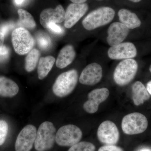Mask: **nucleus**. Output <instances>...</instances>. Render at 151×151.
I'll use <instances>...</instances> for the list:
<instances>
[{
    "label": "nucleus",
    "mask_w": 151,
    "mask_h": 151,
    "mask_svg": "<svg viewBox=\"0 0 151 151\" xmlns=\"http://www.w3.org/2000/svg\"><path fill=\"white\" fill-rule=\"evenodd\" d=\"M115 15V11L111 8L101 7L89 13L82 21V25L86 30H92L108 24Z\"/></svg>",
    "instance_id": "nucleus-1"
},
{
    "label": "nucleus",
    "mask_w": 151,
    "mask_h": 151,
    "mask_svg": "<svg viewBox=\"0 0 151 151\" xmlns=\"http://www.w3.org/2000/svg\"><path fill=\"white\" fill-rule=\"evenodd\" d=\"M78 80V72L75 69L63 72L58 76L55 81L52 92L57 97H66L75 89Z\"/></svg>",
    "instance_id": "nucleus-2"
},
{
    "label": "nucleus",
    "mask_w": 151,
    "mask_h": 151,
    "mask_svg": "<svg viewBox=\"0 0 151 151\" xmlns=\"http://www.w3.org/2000/svg\"><path fill=\"white\" fill-rule=\"evenodd\" d=\"M56 134V129L52 123H42L37 132L34 144L35 150L37 151H47L51 149L55 142Z\"/></svg>",
    "instance_id": "nucleus-3"
},
{
    "label": "nucleus",
    "mask_w": 151,
    "mask_h": 151,
    "mask_svg": "<svg viewBox=\"0 0 151 151\" xmlns=\"http://www.w3.org/2000/svg\"><path fill=\"white\" fill-rule=\"evenodd\" d=\"M138 65L135 60L125 59L119 63L113 73V79L117 85H127L133 80L137 72Z\"/></svg>",
    "instance_id": "nucleus-4"
},
{
    "label": "nucleus",
    "mask_w": 151,
    "mask_h": 151,
    "mask_svg": "<svg viewBox=\"0 0 151 151\" xmlns=\"http://www.w3.org/2000/svg\"><path fill=\"white\" fill-rule=\"evenodd\" d=\"M12 41L17 54L24 55L28 53L34 46L35 41L26 29L17 27L12 33Z\"/></svg>",
    "instance_id": "nucleus-5"
},
{
    "label": "nucleus",
    "mask_w": 151,
    "mask_h": 151,
    "mask_svg": "<svg viewBox=\"0 0 151 151\" xmlns=\"http://www.w3.org/2000/svg\"><path fill=\"white\" fill-rule=\"evenodd\" d=\"M148 125L147 119L142 113H133L124 116L122 127L123 132L127 135L141 134L146 131Z\"/></svg>",
    "instance_id": "nucleus-6"
},
{
    "label": "nucleus",
    "mask_w": 151,
    "mask_h": 151,
    "mask_svg": "<svg viewBox=\"0 0 151 151\" xmlns=\"http://www.w3.org/2000/svg\"><path fill=\"white\" fill-rule=\"evenodd\" d=\"M82 137L81 130L72 124L60 127L57 132L55 142L61 147H72L79 142Z\"/></svg>",
    "instance_id": "nucleus-7"
},
{
    "label": "nucleus",
    "mask_w": 151,
    "mask_h": 151,
    "mask_svg": "<svg viewBox=\"0 0 151 151\" xmlns=\"http://www.w3.org/2000/svg\"><path fill=\"white\" fill-rule=\"evenodd\" d=\"M97 136L101 143L106 145H115L119 140L120 134L116 124L111 121H106L98 127Z\"/></svg>",
    "instance_id": "nucleus-8"
},
{
    "label": "nucleus",
    "mask_w": 151,
    "mask_h": 151,
    "mask_svg": "<svg viewBox=\"0 0 151 151\" xmlns=\"http://www.w3.org/2000/svg\"><path fill=\"white\" fill-rule=\"evenodd\" d=\"M36 128L33 125H27L23 128L16 141V151H30L35 142Z\"/></svg>",
    "instance_id": "nucleus-9"
},
{
    "label": "nucleus",
    "mask_w": 151,
    "mask_h": 151,
    "mask_svg": "<svg viewBox=\"0 0 151 151\" xmlns=\"http://www.w3.org/2000/svg\"><path fill=\"white\" fill-rule=\"evenodd\" d=\"M110 92L106 88L94 89L88 94V100L84 103L83 108L84 111L90 114L97 112L100 103L107 100Z\"/></svg>",
    "instance_id": "nucleus-10"
},
{
    "label": "nucleus",
    "mask_w": 151,
    "mask_h": 151,
    "mask_svg": "<svg viewBox=\"0 0 151 151\" xmlns=\"http://www.w3.org/2000/svg\"><path fill=\"white\" fill-rule=\"evenodd\" d=\"M137 48L134 44L130 42H122L108 49V56L113 60L128 59L137 55Z\"/></svg>",
    "instance_id": "nucleus-11"
},
{
    "label": "nucleus",
    "mask_w": 151,
    "mask_h": 151,
    "mask_svg": "<svg viewBox=\"0 0 151 151\" xmlns=\"http://www.w3.org/2000/svg\"><path fill=\"white\" fill-rule=\"evenodd\" d=\"M103 77L102 66L96 63L87 65L81 72L79 81L81 84L92 86L99 83Z\"/></svg>",
    "instance_id": "nucleus-12"
},
{
    "label": "nucleus",
    "mask_w": 151,
    "mask_h": 151,
    "mask_svg": "<svg viewBox=\"0 0 151 151\" xmlns=\"http://www.w3.org/2000/svg\"><path fill=\"white\" fill-rule=\"evenodd\" d=\"M88 10L86 4H71L65 11L64 26L70 29L75 25L86 13Z\"/></svg>",
    "instance_id": "nucleus-13"
},
{
    "label": "nucleus",
    "mask_w": 151,
    "mask_h": 151,
    "mask_svg": "<svg viewBox=\"0 0 151 151\" xmlns=\"http://www.w3.org/2000/svg\"><path fill=\"white\" fill-rule=\"evenodd\" d=\"M129 29L122 23H113L108 29L107 43L111 47L122 43L129 35Z\"/></svg>",
    "instance_id": "nucleus-14"
},
{
    "label": "nucleus",
    "mask_w": 151,
    "mask_h": 151,
    "mask_svg": "<svg viewBox=\"0 0 151 151\" xmlns=\"http://www.w3.org/2000/svg\"><path fill=\"white\" fill-rule=\"evenodd\" d=\"M65 14V11L61 5L55 9H46L41 13L40 22L41 25L47 29L50 23H60L64 21Z\"/></svg>",
    "instance_id": "nucleus-15"
},
{
    "label": "nucleus",
    "mask_w": 151,
    "mask_h": 151,
    "mask_svg": "<svg viewBox=\"0 0 151 151\" xmlns=\"http://www.w3.org/2000/svg\"><path fill=\"white\" fill-rule=\"evenodd\" d=\"M76 53L74 47L68 45L61 49L56 60V66L60 69L70 65L75 59Z\"/></svg>",
    "instance_id": "nucleus-16"
},
{
    "label": "nucleus",
    "mask_w": 151,
    "mask_h": 151,
    "mask_svg": "<svg viewBox=\"0 0 151 151\" xmlns=\"http://www.w3.org/2000/svg\"><path fill=\"white\" fill-rule=\"evenodd\" d=\"M119 20L129 29H134L140 26L141 21L134 13L127 9H121L118 12Z\"/></svg>",
    "instance_id": "nucleus-17"
},
{
    "label": "nucleus",
    "mask_w": 151,
    "mask_h": 151,
    "mask_svg": "<svg viewBox=\"0 0 151 151\" xmlns=\"http://www.w3.org/2000/svg\"><path fill=\"white\" fill-rule=\"evenodd\" d=\"M132 100L136 106L142 105L150 98L147 88L139 81H137L132 86Z\"/></svg>",
    "instance_id": "nucleus-18"
},
{
    "label": "nucleus",
    "mask_w": 151,
    "mask_h": 151,
    "mask_svg": "<svg viewBox=\"0 0 151 151\" xmlns=\"http://www.w3.org/2000/svg\"><path fill=\"white\" fill-rule=\"evenodd\" d=\"M19 91V86L14 81L4 76H0V96L13 97Z\"/></svg>",
    "instance_id": "nucleus-19"
},
{
    "label": "nucleus",
    "mask_w": 151,
    "mask_h": 151,
    "mask_svg": "<svg viewBox=\"0 0 151 151\" xmlns=\"http://www.w3.org/2000/svg\"><path fill=\"white\" fill-rule=\"evenodd\" d=\"M55 61L54 57L50 55L41 58L37 67L39 79L42 80L47 76L53 67Z\"/></svg>",
    "instance_id": "nucleus-20"
},
{
    "label": "nucleus",
    "mask_w": 151,
    "mask_h": 151,
    "mask_svg": "<svg viewBox=\"0 0 151 151\" xmlns=\"http://www.w3.org/2000/svg\"><path fill=\"white\" fill-rule=\"evenodd\" d=\"M19 20L17 22L18 27H22L26 29H33L36 27V24L32 16L27 11L19 9L18 10Z\"/></svg>",
    "instance_id": "nucleus-21"
},
{
    "label": "nucleus",
    "mask_w": 151,
    "mask_h": 151,
    "mask_svg": "<svg viewBox=\"0 0 151 151\" xmlns=\"http://www.w3.org/2000/svg\"><path fill=\"white\" fill-rule=\"evenodd\" d=\"M40 56V52L36 48L32 49L29 52L25 60V69L27 72H32L35 69Z\"/></svg>",
    "instance_id": "nucleus-22"
},
{
    "label": "nucleus",
    "mask_w": 151,
    "mask_h": 151,
    "mask_svg": "<svg viewBox=\"0 0 151 151\" xmlns=\"http://www.w3.org/2000/svg\"><path fill=\"white\" fill-rule=\"evenodd\" d=\"M36 40L38 45L42 50H47L51 46V38L45 33L38 34Z\"/></svg>",
    "instance_id": "nucleus-23"
},
{
    "label": "nucleus",
    "mask_w": 151,
    "mask_h": 151,
    "mask_svg": "<svg viewBox=\"0 0 151 151\" xmlns=\"http://www.w3.org/2000/svg\"><path fill=\"white\" fill-rule=\"evenodd\" d=\"M95 147L92 143L87 142H79L70 147L68 151H95Z\"/></svg>",
    "instance_id": "nucleus-24"
},
{
    "label": "nucleus",
    "mask_w": 151,
    "mask_h": 151,
    "mask_svg": "<svg viewBox=\"0 0 151 151\" xmlns=\"http://www.w3.org/2000/svg\"><path fill=\"white\" fill-rule=\"evenodd\" d=\"M8 125L4 120H0V146H1L5 142L8 132Z\"/></svg>",
    "instance_id": "nucleus-25"
},
{
    "label": "nucleus",
    "mask_w": 151,
    "mask_h": 151,
    "mask_svg": "<svg viewBox=\"0 0 151 151\" xmlns=\"http://www.w3.org/2000/svg\"><path fill=\"white\" fill-rule=\"evenodd\" d=\"M14 27V24L13 23L9 22L4 24L0 26V33L6 36Z\"/></svg>",
    "instance_id": "nucleus-26"
},
{
    "label": "nucleus",
    "mask_w": 151,
    "mask_h": 151,
    "mask_svg": "<svg viewBox=\"0 0 151 151\" xmlns=\"http://www.w3.org/2000/svg\"><path fill=\"white\" fill-rule=\"evenodd\" d=\"M9 50L7 47L3 45L0 48V63L5 62L9 56Z\"/></svg>",
    "instance_id": "nucleus-27"
},
{
    "label": "nucleus",
    "mask_w": 151,
    "mask_h": 151,
    "mask_svg": "<svg viewBox=\"0 0 151 151\" xmlns=\"http://www.w3.org/2000/svg\"><path fill=\"white\" fill-rule=\"evenodd\" d=\"M47 29L51 32L56 35H60L63 32L62 28L55 23H50L48 24Z\"/></svg>",
    "instance_id": "nucleus-28"
},
{
    "label": "nucleus",
    "mask_w": 151,
    "mask_h": 151,
    "mask_svg": "<svg viewBox=\"0 0 151 151\" xmlns=\"http://www.w3.org/2000/svg\"><path fill=\"white\" fill-rule=\"evenodd\" d=\"M98 151H124L120 147L115 145H106L101 147Z\"/></svg>",
    "instance_id": "nucleus-29"
},
{
    "label": "nucleus",
    "mask_w": 151,
    "mask_h": 151,
    "mask_svg": "<svg viewBox=\"0 0 151 151\" xmlns=\"http://www.w3.org/2000/svg\"><path fill=\"white\" fill-rule=\"evenodd\" d=\"M5 36L1 33H0V48L4 45V40Z\"/></svg>",
    "instance_id": "nucleus-30"
},
{
    "label": "nucleus",
    "mask_w": 151,
    "mask_h": 151,
    "mask_svg": "<svg viewBox=\"0 0 151 151\" xmlns=\"http://www.w3.org/2000/svg\"><path fill=\"white\" fill-rule=\"evenodd\" d=\"M87 0H70L73 4H84Z\"/></svg>",
    "instance_id": "nucleus-31"
},
{
    "label": "nucleus",
    "mask_w": 151,
    "mask_h": 151,
    "mask_svg": "<svg viewBox=\"0 0 151 151\" xmlns=\"http://www.w3.org/2000/svg\"><path fill=\"white\" fill-rule=\"evenodd\" d=\"M147 89L149 94L151 95V81H149L147 84Z\"/></svg>",
    "instance_id": "nucleus-32"
},
{
    "label": "nucleus",
    "mask_w": 151,
    "mask_h": 151,
    "mask_svg": "<svg viewBox=\"0 0 151 151\" xmlns=\"http://www.w3.org/2000/svg\"><path fill=\"white\" fill-rule=\"evenodd\" d=\"M25 0H14L15 3L17 6H19L23 4Z\"/></svg>",
    "instance_id": "nucleus-33"
},
{
    "label": "nucleus",
    "mask_w": 151,
    "mask_h": 151,
    "mask_svg": "<svg viewBox=\"0 0 151 151\" xmlns=\"http://www.w3.org/2000/svg\"><path fill=\"white\" fill-rule=\"evenodd\" d=\"M136 151H151V150L149 148L142 147L138 149Z\"/></svg>",
    "instance_id": "nucleus-34"
},
{
    "label": "nucleus",
    "mask_w": 151,
    "mask_h": 151,
    "mask_svg": "<svg viewBox=\"0 0 151 151\" xmlns=\"http://www.w3.org/2000/svg\"><path fill=\"white\" fill-rule=\"evenodd\" d=\"M129 1L137 3L140 1L142 0H129Z\"/></svg>",
    "instance_id": "nucleus-35"
},
{
    "label": "nucleus",
    "mask_w": 151,
    "mask_h": 151,
    "mask_svg": "<svg viewBox=\"0 0 151 151\" xmlns=\"http://www.w3.org/2000/svg\"><path fill=\"white\" fill-rule=\"evenodd\" d=\"M150 72L151 73V65H150Z\"/></svg>",
    "instance_id": "nucleus-36"
}]
</instances>
